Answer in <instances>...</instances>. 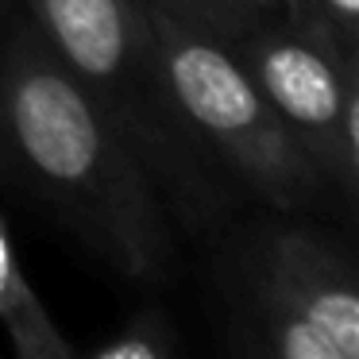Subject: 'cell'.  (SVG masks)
I'll return each mask as SVG.
<instances>
[{
	"label": "cell",
	"mask_w": 359,
	"mask_h": 359,
	"mask_svg": "<svg viewBox=\"0 0 359 359\" xmlns=\"http://www.w3.org/2000/svg\"><path fill=\"white\" fill-rule=\"evenodd\" d=\"M251 8H259L263 16H282V4L278 0H248Z\"/></svg>",
	"instance_id": "11"
},
{
	"label": "cell",
	"mask_w": 359,
	"mask_h": 359,
	"mask_svg": "<svg viewBox=\"0 0 359 359\" xmlns=\"http://www.w3.org/2000/svg\"><path fill=\"white\" fill-rule=\"evenodd\" d=\"M147 4L158 12H166V16H174L178 24L212 35V39H220V43L240 39V35L251 32L255 24L271 20L259 8H251L248 0H147Z\"/></svg>",
	"instance_id": "7"
},
{
	"label": "cell",
	"mask_w": 359,
	"mask_h": 359,
	"mask_svg": "<svg viewBox=\"0 0 359 359\" xmlns=\"http://www.w3.org/2000/svg\"><path fill=\"white\" fill-rule=\"evenodd\" d=\"M317 12L336 27L344 47H355L359 35V0H317Z\"/></svg>",
	"instance_id": "9"
},
{
	"label": "cell",
	"mask_w": 359,
	"mask_h": 359,
	"mask_svg": "<svg viewBox=\"0 0 359 359\" xmlns=\"http://www.w3.org/2000/svg\"><path fill=\"white\" fill-rule=\"evenodd\" d=\"M259 309L282 359H359V290L348 263L313 232L266 248Z\"/></svg>",
	"instance_id": "4"
},
{
	"label": "cell",
	"mask_w": 359,
	"mask_h": 359,
	"mask_svg": "<svg viewBox=\"0 0 359 359\" xmlns=\"http://www.w3.org/2000/svg\"><path fill=\"white\" fill-rule=\"evenodd\" d=\"M147 8L158 66L182 120L201 132L248 186H255L278 209H302L313 201L325 174L313 166L263 89L232 58L228 43L178 24L166 12Z\"/></svg>",
	"instance_id": "2"
},
{
	"label": "cell",
	"mask_w": 359,
	"mask_h": 359,
	"mask_svg": "<svg viewBox=\"0 0 359 359\" xmlns=\"http://www.w3.org/2000/svg\"><path fill=\"white\" fill-rule=\"evenodd\" d=\"M58 62L97 104L104 97H143L147 70H163L143 0H32Z\"/></svg>",
	"instance_id": "5"
},
{
	"label": "cell",
	"mask_w": 359,
	"mask_h": 359,
	"mask_svg": "<svg viewBox=\"0 0 359 359\" xmlns=\"http://www.w3.org/2000/svg\"><path fill=\"white\" fill-rule=\"evenodd\" d=\"M174 348H178V340H174L170 325H166L158 313H143V317H135L116 340L101 344L93 355L97 359H166Z\"/></svg>",
	"instance_id": "8"
},
{
	"label": "cell",
	"mask_w": 359,
	"mask_h": 359,
	"mask_svg": "<svg viewBox=\"0 0 359 359\" xmlns=\"http://www.w3.org/2000/svg\"><path fill=\"white\" fill-rule=\"evenodd\" d=\"M232 58L263 89L271 109L294 132L302 151L325 178L355 186L359 170V62L332 24L271 27L255 24L228 43Z\"/></svg>",
	"instance_id": "3"
},
{
	"label": "cell",
	"mask_w": 359,
	"mask_h": 359,
	"mask_svg": "<svg viewBox=\"0 0 359 359\" xmlns=\"http://www.w3.org/2000/svg\"><path fill=\"white\" fill-rule=\"evenodd\" d=\"M278 4H282V16H286V24L302 27V32L328 24V20L317 12V0H278Z\"/></svg>",
	"instance_id": "10"
},
{
	"label": "cell",
	"mask_w": 359,
	"mask_h": 359,
	"mask_svg": "<svg viewBox=\"0 0 359 359\" xmlns=\"http://www.w3.org/2000/svg\"><path fill=\"white\" fill-rule=\"evenodd\" d=\"M0 325L12 340V351L24 359H74V344L55 325L50 309L32 290L8 228L0 224Z\"/></svg>",
	"instance_id": "6"
},
{
	"label": "cell",
	"mask_w": 359,
	"mask_h": 359,
	"mask_svg": "<svg viewBox=\"0 0 359 359\" xmlns=\"http://www.w3.org/2000/svg\"><path fill=\"white\" fill-rule=\"evenodd\" d=\"M0 128L120 271L132 278L163 274L170 224L143 166L58 55L32 39L12 43L0 66Z\"/></svg>",
	"instance_id": "1"
}]
</instances>
